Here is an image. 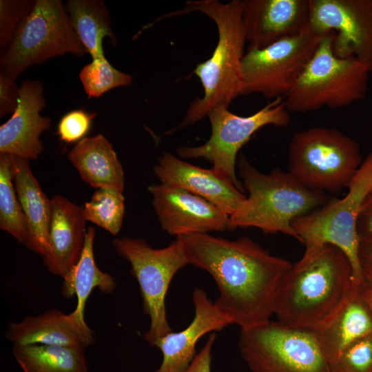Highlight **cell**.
Returning <instances> with one entry per match:
<instances>
[{
    "instance_id": "15",
    "label": "cell",
    "mask_w": 372,
    "mask_h": 372,
    "mask_svg": "<svg viewBox=\"0 0 372 372\" xmlns=\"http://www.w3.org/2000/svg\"><path fill=\"white\" fill-rule=\"evenodd\" d=\"M43 84L37 80H24L19 89L17 107L0 126V152L28 160L37 158L43 152L41 134L48 130L51 119L40 112L45 107Z\"/></svg>"
},
{
    "instance_id": "22",
    "label": "cell",
    "mask_w": 372,
    "mask_h": 372,
    "mask_svg": "<svg viewBox=\"0 0 372 372\" xmlns=\"http://www.w3.org/2000/svg\"><path fill=\"white\" fill-rule=\"evenodd\" d=\"M12 180L28 230V247L45 256L48 248L52 202L34 177L29 160L9 154Z\"/></svg>"
},
{
    "instance_id": "20",
    "label": "cell",
    "mask_w": 372,
    "mask_h": 372,
    "mask_svg": "<svg viewBox=\"0 0 372 372\" xmlns=\"http://www.w3.org/2000/svg\"><path fill=\"white\" fill-rule=\"evenodd\" d=\"M6 338L13 344H47L84 347L94 342L87 324L76 320L72 313L50 309L37 316H28L10 322Z\"/></svg>"
},
{
    "instance_id": "28",
    "label": "cell",
    "mask_w": 372,
    "mask_h": 372,
    "mask_svg": "<svg viewBox=\"0 0 372 372\" xmlns=\"http://www.w3.org/2000/svg\"><path fill=\"white\" fill-rule=\"evenodd\" d=\"M83 209L86 220L115 236L122 227L125 214V197L122 192L99 188L94 192L90 200L84 204Z\"/></svg>"
},
{
    "instance_id": "24",
    "label": "cell",
    "mask_w": 372,
    "mask_h": 372,
    "mask_svg": "<svg viewBox=\"0 0 372 372\" xmlns=\"http://www.w3.org/2000/svg\"><path fill=\"white\" fill-rule=\"evenodd\" d=\"M95 229L88 227L81 255L72 269L63 278L61 291L64 298L76 297L75 309L71 312L74 318L83 324L86 302L94 288L102 293H112L116 283L108 273L101 271L96 264L94 256Z\"/></svg>"
},
{
    "instance_id": "1",
    "label": "cell",
    "mask_w": 372,
    "mask_h": 372,
    "mask_svg": "<svg viewBox=\"0 0 372 372\" xmlns=\"http://www.w3.org/2000/svg\"><path fill=\"white\" fill-rule=\"evenodd\" d=\"M177 238V237H176ZM181 239L189 264L208 272L219 290L217 309L241 330L270 321L291 263L247 236L230 240L207 234Z\"/></svg>"
},
{
    "instance_id": "5",
    "label": "cell",
    "mask_w": 372,
    "mask_h": 372,
    "mask_svg": "<svg viewBox=\"0 0 372 372\" xmlns=\"http://www.w3.org/2000/svg\"><path fill=\"white\" fill-rule=\"evenodd\" d=\"M333 33L325 34L294 85L285 96L289 112L306 113L324 106L342 108L366 95L369 69L353 57L333 50Z\"/></svg>"
},
{
    "instance_id": "37",
    "label": "cell",
    "mask_w": 372,
    "mask_h": 372,
    "mask_svg": "<svg viewBox=\"0 0 372 372\" xmlns=\"http://www.w3.org/2000/svg\"><path fill=\"white\" fill-rule=\"evenodd\" d=\"M361 294L372 313V280L364 278L361 284Z\"/></svg>"
},
{
    "instance_id": "30",
    "label": "cell",
    "mask_w": 372,
    "mask_h": 372,
    "mask_svg": "<svg viewBox=\"0 0 372 372\" xmlns=\"http://www.w3.org/2000/svg\"><path fill=\"white\" fill-rule=\"evenodd\" d=\"M32 0L0 1V54H3L12 43L23 21L31 12Z\"/></svg>"
},
{
    "instance_id": "10",
    "label": "cell",
    "mask_w": 372,
    "mask_h": 372,
    "mask_svg": "<svg viewBox=\"0 0 372 372\" xmlns=\"http://www.w3.org/2000/svg\"><path fill=\"white\" fill-rule=\"evenodd\" d=\"M341 199H335L293 220L292 226L305 247L330 244L349 259L355 280H364L358 249L357 220L363 202L372 189V152L362 161Z\"/></svg>"
},
{
    "instance_id": "3",
    "label": "cell",
    "mask_w": 372,
    "mask_h": 372,
    "mask_svg": "<svg viewBox=\"0 0 372 372\" xmlns=\"http://www.w3.org/2000/svg\"><path fill=\"white\" fill-rule=\"evenodd\" d=\"M194 11L205 14L215 22L218 41L211 57L198 64L194 72L203 85V96L192 103L185 118L175 130L203 119L216 107H228L237 96L242 95L241 66L247 39L241 0L227 3L190 1L185 8L167 17Z\"/></svg>"
},
{
    "instance_id": "4",
    "label": "cell",
    "mask_w": 372,
    "mask_h": 372,
    "mask_svg": "<svg viewBox=\"0 0 372 372\" xmlns=\"http://www.w3.org/2000/svg\"><path fill=\"white\" fill-rule=\"evenodd\" d=\"M237 165L248 196L229 216V230L255 227L265 234L282 233L299 241L293 220L327 204L325 194L307 187L289 172L274 169L262 173L243 155Z\"/></svg>"
},
{
    "instance_id": "33",
    "label": "cell",
    "mask_w": 372,
    "mask_h": 372,
    "mask_svg": "<svg viewBox=\"0 0 372 372\" xmlns=\"http://www.w3.org/2000/svg\"><path fill=\"white\" fill-rule=\"evenodd\" d=\"M19 89L16 80L0 73V118L12 114L18 105Z\"/></svg>"
},
{
    "instance_id": "16",
    "label": "cell",
    "mask_w": 372,
    "mask_h": 372,
    "mask_svg": "<svg viewBox=\"0 0 372 372\" xmlns=\"http://www.w3.org/2000/svg\"><path fill=\"white\" fill-rule=\"evenodd\" d=\"M248 48H262L308 26L309 0H241Z\"/></svg>"
},
{
    "instance_id": "9",
    "label": "cell",
    "mask_w": 372,
    "mask_h": 372,
    "mask_svg": "<svg viewBox=\"0 0 372 372\" xmlns=\"http://www.w3.org/2000/svg\"><path fill=\"white\" fill-rule=\"evenodd\" d=\"M118 255L127 260L143 299V309L150 325L144 338L155 342L172 331L167 321L165 298L176 273L189 264L183 243L178 237L168 246L154 249L143 238L123 237L112 240Z\"/></svg>"
},
{
    "instance_id": "29",
    "label": "cell",
    "mask_w": 372,
    "mask_h": 372,
    "mask_svg": "<svg viewBox=\"0 0 372 372\" xmlns=\"http://www.w3.org/2000/svg\"><path fill=\"white\" fill-rule=\"evenodd\" d=\"M79 79L89 98H98L118 87L127 86L132 76L114 68L105 56L93 59L80 71Z\"/></svg>"
},
{
    "instance_id": "6",
    "label": "cell",
    "mask_w": 372,
    "mask_h": 372,
    "mask_svg": "<svg viewBox=\"0 0 372 372\" xmlns=\"http://www.w3.org/2000/svg\"><path fill=\"white\" fill-rule=\"evenodd\" d=\"M362 163L359 144L335 129L300 131L289 143V172L313 190L339 192L348 187Z\"/></svg>"
},
{
    "instance_id": "35",
    "label": "cell",
    "mask_w": 372,
    "mask_h": 372,
    "mask_svg": "<svg viewBox=\"0 0 372 372\" xmlns=\"http://www.w3.org/2000/svg\"><path fill=\"white\" fill-rule=\"evenodd\" d=\"M356 228L359 237H372V189L363 202Z\"/></svg>"
},
{
    "instance_id": "8",
    "label": "cell",
    "mask_w": 372,
    "mask_h": 372,
    "mask_svg": "<svg viewBox=\"0 0 372 372\" xmlns=\"http://www.w3.org/2000/svg\"><path fill=\"white\" fill-rule=\"evenodd\" d=\"M238 346L252 372H333L314 331L269 321L240 329Z\"/></svg>"
},
{
    "instance_id": "12",
    "label": "cell",
    "mask_w": 372,
    "mask_h": 372,
    "mask_svg": "<svg viewBox=\"0 0 372 372\" xmlns=\"http://www.w3.org/2000/svg\"><path fill=\"white\" fill-rule=\"evenodd\" d=\"M308 28L262 48H247L242 60V95L285 97L316 52L322 37Z\"/></svg>"
},
{
    "instance_id": "14",
    "label": "cell",
    "mask_w": 372,
    "mask_h": 372,
    "mask_svg": "<svg viewBox=\"0 0 372 372\" xmlns=\"http://www.w3.org/2000/svg\"><path fill=\"white\" fill-rule=\"evenodd\" d=\"M148 190L163 230L172 236L229 230V216L200 196L162 183Z\"/></svg>"
},
{
    "instance_id": "18",
    "label": "cell",
    "mask_w": 372,
    "mask_h": 372,
    "mask_svg": "<svg viewBox=\"0 0 372 372\" xmlns=\"http://www.w3.org/2000/svg\"><path fill=\"white\" fill-rule=\"evenodd\" d=\"M192 301L195 313L190 324L178 332L172 331L154 344L163 355L155 372H184L196 355V347L200 338L231 324L203 289L194 291Z\"/></svg>"
},
{
    "instance_id": "21",
    "label": "cell",
    "mask_w": 372,
    "mask_h": 372,
    "mask_svg": "<svg viewBox=\"0 0 372 372\" xmlns=\"http://www.w3.org/2000/svg\"><path fill=\"white\" fill-rule=\"evenodd\" d=\"M361 284L353 281L330 319L316 331L331 364L353 342L372 335V313L362 298Z\"/></svg>"
},
{
    "instance_id": "26",
    "label": "cell",
    "mask_w": 372,
    "mask_h": 372,
    "mask_svg": "<svg viewBox=\"0 0 372 372\" xmlns=\"http://www.w3.org/2000/svg\"><path fill=\"white\" fill-rule=\"evenodd\" d=\"M84 347L13 344L12 352L23 372H88Z\"/></svg>"
},
{
    "instance_id": "36",
    "label": "cell",
    "mask_w": 372,
    "mask_h": 372,
    "mask_svg": "<svg viewBox=\"0 0 372 372\" xmlns=\"http://www.w3.org/2000/svg\"><path fill=\"white\" fill-rule=\"evenodd\" d=\"M358 258L364 278L372 280V237H360Z\"/></svg>"
},
{
    "instance_id": "13",
    "label": "cell",
    "mask_w": 372,
    "mask_h": 372,
    "mask_svg": "<svg viewBox=\"0 0 372 372\" xmlns=\"http://www.w3.org/2000/svg\"><path fill=\"white\" fill-rule=\"evenodd\" d=\"M309 29L333 33V50L353 57L372 72V0H309Z\"/></svg>"
},
{
    "instance_id": "2",
    "label": "cell",
    "mask_w": 372,
    "mask_h": 372,
    "mask_svg": "<svg viewBox=\"0 0 372 372\" xmlns=\"http://www.w3.org/2000/svg\"><path fill=\"white\" fill-rule=\"evenodd\" d=\"M305 247L282 278L274 314L285 326L316 331L330 319L355 280L349 259L338 247Z\"/></svg>"
},
{
    "instance_id": "27",
    "label": "cell",
    "mask_w": 372,
    "mask_h": 372,
    "mask_svg": "<svg viewBox=\"0 0 372 372\" xmlns=\"http://www.w3.org/2000/svg\"><path fill=\"white\" fill-rule=\"evenodd\" d=\"M0 229L28 246L27 223L13 183L9 154L1 152Z\"/></svg>"
},
{
    "instance_id": "17",
    "label": "cell",
    "mask_w": 372,
    "mask_h": 372,
    "mask_svg": "<svg viewBox=\"0 0 372 372\" xmlns=\"http://www.w3.org/2000/svg\"><path fill=\"white\" fill-rule=\"evenodd\" d=\"M154 173L161 183L184 189L215 205L229 216L247 196L211 169H205L165 152L158 159Z\"/></svg>"
},
{
    "instance_id": "7",
    "label": "cell",
    "mask_w": 372,
    "mask_h": 372,
    "mask_svg": "<svg viewBox=\"0 0 372 372\" xmlns=\"http://www.w3.org/2000/svg\"><path fill=\"white\" fill-rule=\"evenodd\" d=\"M87 53L60 0H36L9 48L0 55V73L14 79L28 68L58 55Z\"/></svg>"
},
{
    "instance_id": "31",
    "label": "cell",
    "mask_w": 372,
    "mask_h": 372,
    "mask_svg": "<svg viewBox=\"0 0 372 372\" xmlns=\"http://www.w3.org/2000/svg\"><path fill=\"white\" fill-rule=\"evenodd\" d=\"M331 366L333 372H372V335L348 347Z\"/></svg>"
},
{
    "instance_id": "34",
    "label": "cell",
    "mask_w": 372,
    "mask_h": 372,
    "mask_svg": "<svg viewBox=\"0 0 372 372\" xmlns=\"http://www.w3.org/2000/svg\"><path fill=\"white\" fill-rule=\"evenodd\" d=\"M216 333L211 334L205 345L196 353L189 367L184 372H211V351Z\"/></svg>"
},
{
    "instance_id": "32",
    "label": "cell",
    "mask_w": 372,
    "mask_h": 372,
    "mask_svg": "<svg viewBox=\"0 0 372 372\" xmlns=\"http://www.w3.org/2000/svg\"><path fill=\"white\" fill-rule=\"evenodd\" d=\"M96 112L75 110L66 113L59 121L57 134L68 143L79 142L88 133Z\"/></svg>"
},
{
    "instance_id": "23",
    "label": "cell",
    "mask_w": 372,
    "mask_h": 372,
    "mask_svg": "<svg viewBox=\"0 0 372 372\" xmlns=\"http://www.w3.org/2000/svg\"><path fill=\"white\" fill-rule=\"evenodd\" d=\"M68 158L81 178L90 186L123 192V167L112 145L103 134L81 140L69 152Z\"/></svg>"
},
{
    "instance_id": "11",
    "label": "cell",
    "mask_w": 372,
    "mask_h": 372,
    "mask_svg": "<svg viewBox=\"0 0 372 372\" xmlns=\"http://www.w3.org/2000/svg\"><path fill=\"white\" fill-rule=\"evenodd\" d=\"M211 134L204 144L194 147L180 146L178 155L184 158H203L212 164V169L231 182L240 191L242 184L236 173L237 154L253 134L261 127L272 125L286 127L291 121L283 97L275 99L251 115H236L220 105L208 114Z\"/></svg>"
},
{
    "instance_id": "25",
    "label": "cell",
    "mask_w": 372,
    "mask_h": 372,
    "mask_svg": "<svg viewBox=\"0 0 372 372\" xmlns=\"http://www.w3.org/2000/svg\"><path fill=\"white\" fill-rule=\"evenodd\" d=\"M65 8L79 40L92 59L105 56V38L114 45L116 43L110 12L103 1L70 0Z\"/></svg>"
},
{
    "instance_id": "19",
    "label": "cell",
    "mask_w": 372,
    "mask_h": 372,
    "mask_svg": "<svg viewBox=\"0 0 372 372\" xmlns=\"http://www.w3.org/2000/svg\"><path fill=\"white\" fill-rule=\"evenodd\" d=\"M48 248L43 257L48 270L63 278L75 265L83 251L85 218L83 207L61 196L52 199Z\"/></svg>"
}]
</instances>
